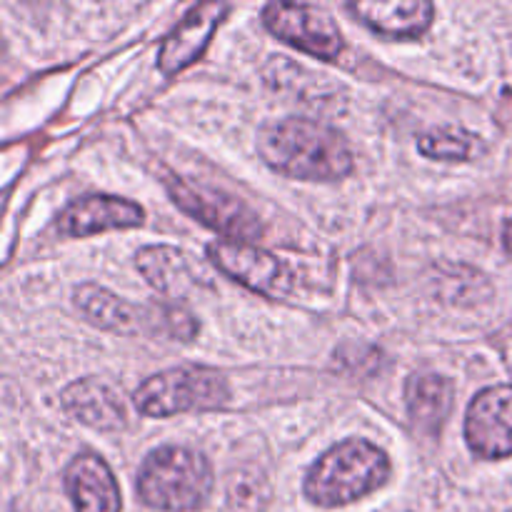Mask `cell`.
<instances>
[{
	"label": "cell",
	"mask_w": 512,
	"mask_h": 512,
	"mask_svg": "<svg viewBox=\"0 0 512 512\" xmlns=\"http://www.w3.org/2000/svg\"><path fill=\"white\" fill-rule=\"evenodd\" d=\"M213 490V468L200 453L165 445L145 458L138 475V495L148 508L193 512L205 505Z\"/></svg>",
	"instance_id": "cell-3"
},
{
	"label": "cell",
	"mask_w": 512,
	"mask_h": 512,
	"mask_svg": "<svg viewBox=\"0 0 512 512\" xmlns=\"http://www.w3.org/2000/svg\"><path fill=\"white\" fill-rule=\"evenodd\" d=\"M453 398V383L433 373L413 375L405 385V403H408L410 420L428 438L440 435L450 410H453Z\"/></svg>",
	"instance_id": "cell-16"
},
{
	"label": "cell",
	"mask_w": 512,
	"mask_h": 512,
	"mask_svg": "<svg viewBox=\"0 0 512 512\" xmlns=\"http://www.w3.org/2000/svg\"><path fill=\"white\" fill-rule=\"evenodd\" d=\"M228 380L213 368L180 365L145 380L135 390V408L148 418H170L180 413L218 410L228 403Z\"/></svg>",
	"instance_id": "cell-4"
},
{
	"label": "cell",
	"mask_w": 512,
	"mask_h": 512,
	"mask_svg": "<svg viewBox=\"0 0 512 512\" xmlns=\"http://www.w3.org/2000/svg\"><path fill=\"white\" fill-rule=\"evenodd\" d=\"M145 213L138 203L115 195H88L60 213L58 233L65 238H88L95 233H108L120 228L143 225Z\"/></svg>",
	"instance_id": "cell-10"
},
{
	"label": "cell",
	"mask_w": 512,
	"mask_h": 512,
	"mask_svg": "<svg viewBox=\"0 0 512 512\" xmlns=\"http://www.w3.org/2000/svg\"><path fill=\"white\" fill-rule=\"evenodd\" d=\"M230 5L225 3H200L193 5L183 15L178 25L168 33L160 45L158 65L165 75H175L193 65L208 48L210 38L218 30L220 20L228 15Z\"/></svg>",
	"instance_id": "cell-9"
},
{
	"label": "cell",
	"mask_w": 512,
	"mask_h": 512,
	"mask_svg": "<svg viewBox=\"0 0 512 512\" xmlns=\"http://www.w3.org/2000/svg\"><path fill=\"white\" fill-rule=\"evenodd\" d=\"M73 303L90 325L115 335H140L153 330V308L133 305L95 283H83L73 290Z\"/></svg>",
	"instance_id": "cell-11"
},
{
	"label": "cell",
	"mask_w": 512,
	"mask_h": 512,
	"mask_svg": "<svg viewBox=\"0 0 512 512\" xmlns=\"http://www.w3.org/2000/svg\"><path fill=\"white\" fill-rule=\"evenodd\" d=\"M135 265H138L140 275L165 300H173V303H178L180 298L193 293L195 288H200V283L208 280L193 263V258L173 245H148L135 255Z\"/></svg>",
	"instance_id": "cell-13"
},
{
	"label": "cell",
	"mask_w": 512,
	"mask_h": 512,
	"mask_svg": "<svg viewBox=\"0 0 512 512\" xmlns=\"http://www.w3.org/2000/svg\"><path fill=\"white\" fill-rule=\"evenodd\" d=\"M503 245L505 250H508V255H512V218L505 223V230H503Z\"/></svg>",
	"instance_id": "cell-20"
},
{
	"label": "cell",
	"mask_w": 512,
	"mask_h": 512,
	"mask_svg": "<svg viewBox=\"0 0 512 512\" xmlns=\"http://www.w3.org/2000/svg\"><path fill=\"white\" fill-rule=\"evenodd\" d=\"M65 490L75 512H120V490L98 455L83 453L65 470Z\"/></svg>",
	"instance_id": "cell-15"
},
{
	"label": "cell",
	"mask_w": 512,
	"mask_h": 512,
	"mask_svg": "<svg viewBox=\"0 0 512 512\" xmlns=\"http://www.w3.org/2000/svg\"><path fill=\"white\" fill-rule=\"evenodd\" d=\"M390 478V460L368 440L333 445L305 475V498L320 508L350 505L383 488Z\"/></svg>",
	"instance_id": "cell-2"
},
{
	"label": "cell",
	"mask_w": 512,
	"mask_h": 512,
	"mask_svg": "<svg viewBox=\"0 0 512 512\" xmlns=\"http://www.w3.org/2000/svg\"><path fill=\"white\" fill-rule=\"evenodd\" d=\"M263 23L280 40L315 58L338 60L345 48L333 15L318 5L270 3L263 8Z\"/></svg>",
	"instance_id": "cell-6"
},
{
	"label": "cell",
	"mask_w": 512,
	"mask_h": 512,
	"mask_svg": "<svg viewBox=\"0 0 512 512\" xmlns=\"http://www.w3.org/2000/svg\"><path fill=\"white\" fill-rule=\"evenodd\" d=\"M465 440L483 460L512 455V385H493L475 395L465 413Z\"/></svg>",
	"instance_id": "cell-8"
},
{
	"label": "cell",
	"mask_w": 512,
	"mask_h": 512,
	"mask_svg": "<svg viewBox=\"0 0 512 512\" xmlns=\"http://www.w3.org/2000/svg\"><path fill=\"white\" fill-rule=\"evenodd\" d=\"M60 403L70 418L98 430V433H118L128 425V413H125L120 395L98 378L70 383L60 393Z\"/></svg>",
	"instance_id": "cell-12"
},
{
	"label": "cell",
	"mask_w": 512,
	"mask_h": 512,
	"mask_svg": "<svg viewBox=\"0 0 512 512\" xmlns=\"http://www.w3.org/2000/svg\"><path fill=\"white\" fill-rule=\"evenodd\" d=\"M348 10L378 35L398 40L428 33L435 15V5L428 0H363L348 3Z\"/></svg>",
	"instance_id": "cell-14"
},
{
	"label": "cell",
	"mask_w": 512,
	"mask_h": 512,
	"mask_svg": "<svg viewBox=\"0 0 512 512\" xmlns=\"http://www.w3.org/2000/svg\"><path fill=\"white\" fill-rule=\"evenodd\" d=\"M150 308H153V333H163L173 340H183V343H190L198 335V320L185 305L173 303V300H160Z\"/></svg>",
	"instance_id": "cell-18"
},
{
	"label": "cell",
	"mask_w": 512,
	"mask_h": 512,
	"mask_svg": "<svg viewBox=\"0 0 512 512\" xmlns=\"http://www.w3.org/2000/svg\"><path fill=\"white\" fill-rule=\"evenodd\" d=\"M208 260L223 275L233 278L235 283L245 285L263 298L280 300L290 293L288 268L263 248L253 243H233V240H215L208 245Z\"/></svg>",
	"instance_id": "cell-7"
},
{
	"label": "cell",
	"mask_w": 512,
	"mask_h": 512,
	"mask_svg": "<svg viewBox=\"0 0 512 512\" xmlns=\"http://www.w3.org/2000/svg\"><path fill=\"white\" fill-rule=\"evenodd\" d=\"M263 488H265L263 475L255 473V470H240V473H235L233 478H230V488H228L230 503L240 510H245L248 505H258L260 495H263Z\"/></svg>",
	"instance_id": "cell-19"
},
{
	"label": "cell",
	"mask_w": 512,
	"mask_h": 512,
	"mask_svg": "<svg viewBox=\"0 0 512 512\" xmlns=\"http://www.w3.org/2000/svg\"><path fill=\"white\" fill-rule=\"evenodd\" d=\"M418 150L425 158L458 163V160L475 158L483 150V145H480L478 135L463 128H435L420 138Z\"/></svg>",
	"instance_id": "cell-17"
},
{
	"label": "cell",
	"mask_w": 512,
	"mask_h": 512,
	"mask_svg": "<svg viewBox=\"0 0 512 512\" xmlns=\"http://www.w3.org/2000/svg\"><path fill=\"white\" fill-rule=\"evenodd\" d=\"M165 188L183 213L203 223L205 228L220 233L225 240L253 243L263 235V223L253 213V208H248L243 200L233 198L223 190L190 183L185 178H168Z\"/></svg>",
	"instance_id": "cell-5"
},
{
	"label": "cell",
	"mask_w": 512,
	"mask_h": 512,
	"mask_svg": "<svg viewBox=\"0 0 512 512\" xmlns=\"http://www.w3.org/2000/svg\"><path fill=\"white\" fill-rule=\"evenodd\" d=\"M258 153L273 170L295 180H340L353 173V150L333 125L285 118L263 125Z\"/></svg>",
	"instance_id": "cell-1"
}]
</instances>
